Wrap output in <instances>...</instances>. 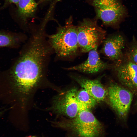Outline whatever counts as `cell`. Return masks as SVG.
Returning <instances> with one entry per match:
<instances>
[{
	"mask_svg": "<svg viewBox=\"0 0 137 137\" xmlns=\"http://www.w3.org/2000/svg\"><path fill=\"white\" fill-rule=\"evenodd\" d=\"M47 37L56 60L71 59L80 50L77 26L73 24L72 16L66 20L64 25H59L55 33L47 35Z\"/></svg>",
	"mask_w": 137,
	"mask_h": 137,
	"instance_id": "cell-1",
	"label": "cell"
},
{
	"mask_svg": "<svg viewBox=\"0 0 137 137\" xmlns=\"http://www.w3.org/2000/svg\"><path fill=\"white\" fill-rule=\"evenodd\" d=\"M2 112H0V115L2 114Z\"/></svg>",
	"mask_w": 137,
	"mask_h": 137,
	"instance_id": "cell-17",
	"label": "cell"
},
{
	"mask_svg": "<svg viewBox=\"0 0 137 137\" xmlns=\"http://www.w3.org/2000/svg\"><path fill=\"white\" fill-rule=\"evenodd\" d=\"M28 37L24 33L7 35L0 34V47H17L24 43Z\"/></svg>",
	"mask_w": 137,
	"mask_h": 137,
	"instance_id": "cell-13",
	"label": "cell"
},
{
	"mask_svg": "<svg viewBox=\"0 0 137 137\" xmlns=\"http://www.w3.org/2000/svg\"><path fill=\"white\" fill-rule=\"evenodd\" d=\"M74 77L82 88L87 91L97 102L104 101L108 97V89L101 82L100 78L91 80L79 76Z\"/></svg>",
	"mask_w": 137,
	"mask_h": 137,
	"instance_id": "cell-11",
	"label": "cell"
},
{
	"mask_svg": "<svg viewBox=\"0 0 137 137\" xmlns=\"http://www.w3.org/2000/svg\"><path fill=\"white\" fill-rule=\"evenodd\" d=\"M44 1H49L50 0H44Z\"/></svg>",
	"mask_w": 137,
	"mask_h": 137,
	"instance_id": "cell-18",
	"label": "cell"
},
{
	"mask_svg": "<svg viewBox=\"0 0 137 137\" xmlns=\"http://www.w3.org/2000/svg\"><path fill=\"white\" fill-rule=\"evenodd\" d=\"M98 20L95 17L84 18L77 26L78 44L82 53L89 52L98 47L106 38V31L98 24Z\"/></svg>",
	"mask_w": 137,
	"mask_h": 137,
	"instance_id": "cell-4",
	"label": "cell"
},
{
	"mask_svg": "<svg viewBox=\"0 0 137 137\" xmlns=\"http://www.w3.org/2000/svg\"><path fill=\"white\" fill-rule=\"evenodd\" d=\"M7 2L17 5L19 0H6Z\"/></svg>",
	"mask_w": 137,
	"mask_h": 137,
	"instance_id": "cell-16",
	"label": "cell"
},
{
	"mask_svg": "<svg viewBox=\"0 0 137 137\" xmlns=\"http://www.w3.org/2000/svg\"><path fill=\"white\" fill-rule=\"evenodd\" d=\"M17 5L18 14L26 25L28 20L34 16L38 4L35 0H19Z\"/></svg>",
	"mask_w": 137,
	"mask_h": 137,
	"instance_id": "cell-12",
	"label": "cell"
},
{
	"mask_svg": "<svg viewBox=\"0 0 137 137\" xmlns=\"http://www.w3.org/2000/svg\"><path fill=\"white\" fill-rule=\"evenodd\" d=\"M10 77L13 91L22 104H26L46 77L11 68Z\"/></svg>",
	"mask_w": 137,
	"mask_h": 137,
	"instance_id": "cell-3",
	"label": "cell"
},
{
	"mask_svg": "<svg viewBox=\"0 0 137 137\" xmlns=\"http://www.w3.org/2000/svg\"><path fill=\"white\" fill-rule=\"evenodd\" d=\"M53 124L57 127L67 130L74 137H100L104 133L102 124L88 109L80 111L74 118Z\"/></svg>",
	"mask_w": 137,
	"mask_h": 137,
	"instance_id": "cell-2",
	"label": "cell"
},
{
	"mask_svg": "<svg viewBox=\"0 0 137 137\" xmlns=\"http://www.w3.org/2000/svg\"><path fill=\"white\" fill-rule=\"evenodd\" d=\"M102 43V53L112 61L118 60L122 55L125 45L123 37L120 35H114L105 38Z\"/></svg>",
	"mask_w": 137,
	"mask_h": 137,
	"instance_id": "cell-10",
	"label": "cell"
},
{
	"mask_svg": "<svg viewBox=\"0 0 137 137\" xmlns=\"http://www.w3.org/2000/svg\"><path fill=\"white\" fill-rule=\"evenodd\" d=\"M76 98L81 110H90L97 103L87 91L82 88L77 91Z\"/></svg>",
	"mask_w": 137,
	"mask_h": 137,
	"instance_id": "cell-14",
	"label": "cell"
},
{
	"mask_svg": "<svg viewBox=\"0 0 137 137\" xmlns=\"http://www.w3.org/2000/svg\"><path fill=\"white\" fill-rule=\"evenodd\" d=\"M97 48L96 47L89 52L88 58L84 61L78 65L64 68L68 70L93 74L113 67V65L101 59Z\"/></svg>",
	"mask_w": 137,
	"mask_h": 137,
	"instance_id": "cell-8",
	"label": "cell"
},
{
	"mask_svg": "<svg viewBox=\"0 0 137 137\" xmlns=\"http://www.w3.org/2000/svg\"><path fill=\"white\" fill-rule=\"evenodd\" d=\"M35 137V136H32V137Z\"/></svg>",
	"mask_w": 137,
	"mask_h": 137,
	"instance_id": "cell-19",
	"label": "cell"
},
{
	"mask_svg": "<svg viewBox=\"0 0 137 137\" xmlns=\"http://www.w3.org/2000/svg\"><path fill=\"white\" fill-rule=\"evenodd\" d=\"M131 61L137 65V48L134 50L130 55Z\"/></svg>",
	"mask_w": 137,
	"mask_h": 137,
	"instance_id": "cell-15",
	"label": "cell"
},
{
	"mask_svg": "<svg viewBox=\"0 0 137 137\" xmlns=\"http://www.w3.org/2000/svg\"><path fill=\"white\" fill-rule=\"evenodd\" d=\"M94 9L95 17L106 26L116 25L125 15V10L118 0H85Z\"/></svg>",
	"mask_w": 137,
	"mask_h": 137,
	"instance_id": "cell-5",
	"label": "cell"
},
{
	"mask_svg": "<svg viewBox=\"0 0 137 137\" xmlns=\"http://www.w3.org/2000/svg\"><path fill=\"white\" fill-rule=\"evenodd\" d=\"M77 90L73 88L58 94L53 99L51 109L58 115L72 118L81 110L76 98Z\"/></svg>",
	"mask_w": 137,
	"mask_h": 137,
	"instance_id": "cell-7",
	"label": "cell"
},
{
	"mask_svg": "<svg viewBox=\"0 0 137 137\" xmlns=\"http://www.w3.org/2000/svg\"><path fill=\"white\" fill-rule=\"evenodd\" d=\"M108 90V97L111 106L119 118L125 122L130 109L133 93L115 83H111Z\"/></svg>",
	"mask_w": 137,
	"mask_h": 137,
	"instance_id": "cell-6",
	"label": "cell"
},
{
	"mask_svg": "<svg viewBox=\"0 0 137 137\" xmlns=\"http://www.w3.org/2000/svg\"><path fill=\"white\" fill-rule=\"evenodd\" d=\"M113 67L121 83L137 94V65L131 61Z\"/></svg>",
	"mask_w": 137,
	"mask_h": 137,
	"instance_id": "cell-9",
	"label": "cell"
}]
</instances>
